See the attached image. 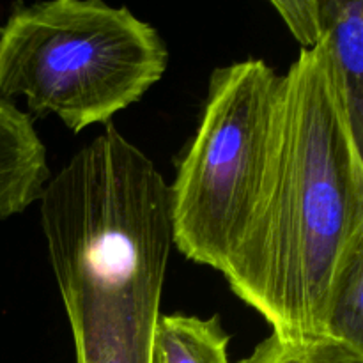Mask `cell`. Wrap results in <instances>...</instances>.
<instances>
[{
  "label": "cell",
  "instance_id": "6da1fadb",
  "mask_svg": "<svg viewBox=\"0 0 363 363\" xmlns=\"http://www.w3.org/2000/svg\"><path fill=\"white\" fill-rule=\"evenodd\" d=\"M363 255V144L321 46L282 74L275 152L257 209L222 273L273 333L326 337L330 307Z\"/></svg>",
  "mask_w": 363,
  "mask_h": 363
},
{
  "label": "cell",
  "instance_id": "7a4b0ae2",
  "mask_svg": "<svg viewBox=\"0 0 363 363\" xmlns=\"http://www.w3.org/2000/svg\"><path fill=\"white\" fill-rule=\"evenodd\" d=\"M167 66L158 30L101 0L18 6L0 27V101L23 98L35 117H59L73 133L137 103Z\"/></svg>",
  "mask_w": 363,
  "mask_h": 363
},
{
  "label": "cell",
  "instance_id": "3957f363",
  "mask_svg": "<svg viewBox=\"0 0 363 363\" xmlns=\"http://www.w3.org/2000/svg\"><path fill=\"white\" fill-rule=\"evenodd\" d=\"M282 74L262 59L218 67L201 123L169 184L172 245L222 272L243 240L268 181Z\"/></svg>",
  "mask_w": 363,
  "mask_h": 363
},
{
  "label": "cell",
  "instance_id": "277c9868",
  "mask_svg": "<svg viewBox=\"0 0 363 363\" xmlns=\"http://www.w3.org/2000/svg\"><path fill=\"white\" fill-rule=\"evenodd\" d=\"M272 6L301 50H325L363 144V0H275Z\"/></svg>",
  "mask_w": 363,
  "mask_h": 363
},
{
  "label": "cell",
  "instance_id": "5b68a950",
  "mask_svg": "<svg viewBox=\"0 0 363 363\" xmlns=\"http://www.w3.org/2000/svg\"><path fill=\"white\" fill-rule=\"evenodd\" d=\"M46 147L27 113L0 101V220L39 201L50 181Z\"/></svg>",
  "mask_w": 363,
  "mask_h": 363
},
{
  "label": "cell",
  "instance_id": "8992f818",
  "mask_svg": "<svg viewBox=\"0 0 363 363\" xmlns=\"http://www.w3.org/2000/svg\"><path fill=\"white\" fill-rule=\"evenodd\" d=\"M230 335L220 315L162 314L152 340L151 363H230Z\"/></svg>",
  "mask_w": 363,
  "mask_h": 363
},
{
  "label": "cell",
  "instance_id": "52a82bcc",
  "mask_svg": "<svg viewBox=\"0 0 363 363\" xmlns=\"http://www.w3.org/2000/svg\"><path fill=\"white\" fill-rule=\"evenodd\" d=\"M240 363H363V354L330 337L269 333Z\"/></svg>",
  "mask_w": 363,
  "mask_h": 363
},
{
  "label": "cell",
  "instance_id": "ba28073f",
  "mask_svg": "<svg viewBox=\"0 0 363 363\" xmlns=\"http://www.w3.org/2000/svg\"><path fill=\"white\" fill-rule=\"evenodd\" d=\"M326 337L363 354V255L337 287L330 307Z\"/></svg>",
  "mask_w": 363,
  "mask_h": 363
}]
</instances>
